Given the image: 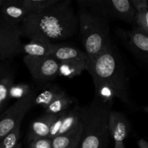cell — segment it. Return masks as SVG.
<instances>
[{
  "label": "cell",
  "mask_w": 148,
  "mask_h": 148,
  "mask_svg": "<svg viewBox=\"0 0 148 148\" xmlns=\"http://www.w3.org/2000/svg\"><path fill=\"white\" fill-rule=\"evenodd\" d=\"M78 29V16L70 0H58L43 11L28 14L20 25L21 37L53 43L71 38Z\"/></svg>",
  "instance_id": "cell-1"
},
{
  "label": "cell",
  "mask_w": 148,
  "mask_h": 148,
  "mask_svg": "<svg viewBox=\"0 0 148 148\" xmlns=\"http://www.w3.org/2000/svg\"><path fill=\"white\" fill-rule=\"evenodd\" d=\"M87 71L90 74L94 85H108L124 105L133 108L134 104L130 93L128 69L112 40L94 60L88 62Z\"/></svg>",
  "instance_id": "cell-2"
},
{
  "label": "cell",
  "mask_w": 148,
  "mask_h": 148,
  "mask_svg": "<svg viewBox=\"0 0 148 148\" xmlns=\"http://www.w3.org/2000/svg\"><path fill=\"white\" fill-rule=\"evenodd\" d=\"M114 103L94 97L90 103L82 106V137L79 148H106L109 142L108 118Z\"/></svg>",
  "instance_id": "cell-3"
},
{
  "label": "cell",
  "mask_w": 148,
  "mask_h": 148,
  "mask_svg": "<svg viewBox=\"0 0 148 148\" xmlns=\"http://www.w3.org/2000/svg\"><path fill=\"white\" fill-rule=\"evenodd\" d=\"M77 16L81 41L88 62H92L111 42L109 21L86 8L79 9Z\"/></svg>",
  "instance_id": "cell-4"
},
{
  "label": "cell",
  "mask_w": 148,
  "mask_h": 148,
  "mask_svg": "<svg viewBox=\"0 0 148 148\" xmlns=\"http://www.w3.org/2000/svg\"><path fill=\"white\" fill-rule=\"evenodd\" d=\"M80 8H86L109 20H119L128 24L134 23L136 12L131 0H78Z\"/></svg>",
  "instance_id": "cell-5"
},
{
  "label": "cell",
  "mask_w": 148,
  "mask_h": 148,
  "mask_svg": "<svg viewBox=\"0 0 148 148\" xmlns=\"http://www.w3.org/2000/svg\"><path fill=\"white\" fill-rule=\"evenodd\" d=\"M36 90L27 97L16 101L0 115V141L10 132L21 125L27 112L34 106Z\"/></svg>",
  "instance_id": "cell-6"
},
{
  "label": "cell",
  "mask_w": 148,
  "mask_h": 148,
  "mask_svg": "<svg viewBox=\"0 0 148 148\" xmlns=\"http://www.w3.org/2000/svg\"><path fill=\"white\" fill-rule=\"evenodd\" d=\"M20 26L12 24L0 14V61L5 62L22 53Z\"/></svg>",
  "instance_id": "cell-7"
},
{
  "label": "cell",
  "mask_w": 148,
  "mask_h": 148,
  "mask_svg": "<svg viewBox=\"0 0 148 148\" xmlns=\"http://www.w3.org/2000/svg\"><path fill=\"white\" fill-rule=\"evenodd\" d=\"M33 80L38 84H47L59 76V62L52 56H30L23 59Z\"/></svg>",
  "instance_id": "cell-8"
},
{
  "label": "cell",
  "mask_w": 148,
  "mask_h": 148,
  "mask_svg": "<svg viewBox=\"0 0 148 148\" xmlns=\"http://www.w3.org/2000/svg\"><path fill=\"white\" fill-rule=\"evenodd\" d=\"M117 36L134 56L148 64V35L134 26L132 30L116 29Z\"/></svg>",
  "instance_id": "cell-9"
},
{
  "label": "cell",
  "mask_w": 148,
  "mask_h": 148,
  "mask_svg": "<svg viewBox=\"0 0 148 148\" xmlns=\"http://www.w3.org/2000/svg\"><path fill=\"white\" fill-rule=\"evenodd\" d=\"M108 126L109 135L114 143H124L132 129L131 123L127 116L114 110L110 114Z\"/></svg>",
  "instance_id": "cell-10"
},
{
  "label": "cell",
  "mask_w": 148,
  "mask_h": 148,
  "mask_svg": "<svg viewBox=\"0 0 148 148\" xmlns=\"http://www.w3.org/2000/svg\"><path fill=\"white\" fill-rule=\"evenodd\" d=\"M15 79V69L10 60L0 62V112L10 101L9 93ZM1 114H0L1 115Z\"/></svg>",
  "instance_id": "cell-11"
},
{
  "label": "cell",
  "mask_w": 148,
  "mask_h": 148,
  "mask_svg": "<svg viewBox=\"0 0 148 148\" xmlns=\"http://www.w3.org/2000/svg\"><path fill=\"white\" fill-rule=\"evenodd\" d=\"M29 14L22 0H5L0 10V14L7 21L19 26Z\"/></svg>",
  "instance_id": "cell-12"
},
{
  "label": "cell",
  "mask_w": 148,
  "mask_h": 148,
  "mask_svg": "<svg viewBox=\"0 0 148 148\" xmlns=\"http://www.w3.org/2000/svg\"><path fill=\"white\" fill-rule=\"evenodd\" d=\"M51 56L59 62L79 61L88 63V58L85 51H82L77 46L69 44L56 43Z\"/></svg>",
  "instance_id": "cell-13"
},
{
  "label": "cell",
  "mask_w": 148,
  "mask_h": 148,
  "mask_svg": "<svg viewBox=\"0 0 148 148\" xmlns=\"http://www.w3.org/2000/svg\"><path fill=\"white\" fill-rule=\"evenodd\" d=\"M56 44L42 39H31L30 42L23 44L22 53L37 57L51 56Z\"/></svg>",
  "instance_id": "cell-14"
},
{
  "label": "cell",
  "mask_w": 148,
  "mask_h": 148,
  "mask_svg": "<svg viewBox=\"0 0 148 148\" xmlns=\"http://www.w3.org/2000/svg\"><path fill=\"white\" fill-rule=\"evenodd\" d=\"M82 137V127L80 124L69 132L52 139L53 148H79Z\"/></svg>",
  "instance_id": "cell-15"
},
{
  "label": "cell",
  "mask_w": 148,
  "mask_h": 148,
  "mask_svg": "<svg viewBox=\"0 0 148 148\" xmlns=\"http://www.w3.org/2000/svg\"><path fill=\"white\" fill-rule=\"evenodd\" d=\"M57 115L45 114L33 120L29 127L28 135L38 137H49L51 127L54 122Z\"/></svg>",
  "instance_id": "cell-16"
},
{
  "label": "cell",
  "mask_w": 148,
  "mask_h": 148,
  "mask_svg": "<svg viewBox=\"0 0 148 148\" xmlns=\"http://www.w3.org/2000/svg\"><path fill=\"white\" fill-rule=\"evenodd\" d=\"M65 93V91L61 89L56 85H52L46 90L36 95L34 101V106H38L42 107L43 109L47 108L53 101Z\"/></svg>",
  "instance_id": "cell-17"
},
{
  "label": "cell",
  "mask_w": 148,
  "mask_h": 148,
  "mask_svg": "<svg viewBox=\"0 0 148 148\" xmlns=\"http://www.w3.org/2000/svg\"><path fill=\"white\" fill-rule=\"evenodd\" d=\"M88 62L79 61L59 62V76L70 79L79 76L83 71L88 69Z\"/></svg>",
  "instance_id": "cell-18"
},
{
  "label": "cell",
  "mask_w": 148,
  "mask_h": 148,
  "mask_svg": "<svg viewBox=\"0 0 148 148\" xmlns=\"http://www.w3.org/2000/svg\"><path fill=\"white\" fill-rule=\"evenodd\" d=\"M81 110H82V106L79 104H76L73 108L69 109L64 119L63 124L58 136L69 132L80 124Z\"/></svg>",
  "instance_id": "cell-19"
},
{
  "label": "cell",
  "mask_w": 148,
  "mask_h": 148,
  "mask_svg": "<svg viewBox=\"0 0 148 148\" xmlns=\"http://www.w3.org/2000/svg\"><path fill=\"white\" fill-rule=\"evenodd\" d=\"M73 98L66 94V92L55 100L47 108L45 109V114L57 115L69 109L70 106L73 103Z\"/></svg>",
  "instance_id": "cell-20"
},
{
  "label": "cell",
  "mask_w": 148,
  "mask_h": 148,
  "mask_svg": "<svg viewBox=\"0 0 148 148\" xmlns=\"http://www.w3.org/2000/svg\"><path fill=\"white\" fill-rule=\"evenodd\" d=\"M20 127L19 125L0 141V148H22Z\"/></svg>",
  "instance_id": "cell-21"
},
{
  "label": "cell",
  "mask_w": 148,
  "mask_h": 148,
  "mask_svg": "<svg viewBox=\"0 0 148 148\" xmlns=\"http://www.w3.org/2000/svg\"><path fill=\"white\" fill-rule=\"evenodd\" d=\"M58 0H22L24 7L30 14L40 12L57 2Z\"/></svg>",
  "instance_id": "cell-22"
},
{
  "label": "cell",
  "mask_w": 148,
  "mask_h": 148,
  "mask_svg": "<svg viewBox=\"0 0 148 148\" xmlns=\"http://www.w3.org/2000/svg\"><path fill=\"white\" fill-rule=\"evenodd\" d=\"M34 88H32L28 84H17L13 85L9 93V98L10 99H17L18 100L24 98L30 95L33 90Z\"/></svg>",
  "instance_id": "cell-23"
},
{
  "label": "cell",
  "mask_w": 148,
  "mask_h": 148,
  "mask_svg": "<svg viewBox=\"0 0 148 148\" xmlns=\"http://www.w3.org/2000/svg\"><path fill=\"white\" fill-rule=\"evenodd\" d=\"M27 143L29 148H53L52 140L49 137H38L27 135Z\"/></svg>",
  "instance_id": "cell-24"
},
{
  "label": "cell",
  "mask_w": 148,
  "mask_h": 148,
  "mask_svg": "<svg viewBox=\"0 0 148 148\" xmlns=\"http://www.w3.org/2000/svg\"><path fill=\"white\" fill-rule=\"evenodd\" d=\"M134 25L148 35V10L136 12Z\"/></svg>",
  "instance_id": "cell-25"
},
{
  "label": "cell",
  "mask_w": 148,
  "mask_h": 148,
  "mask_svg": "<svg viewBox=\"0 0 148 148\" xmlns=\"http://www.w3.org/2000/svg\"><path fill=\"white\" fill-rule=\"evenodd\" d=\"M131 2L136 12L148 10L147 0H131Z\"/></svg>",
  "instance_id": "cell-26"
},
{
  "label": "cell",
  "mask_w": 148,
  "mask_h": 148,
  "mask_svg": "<svg viewBox=\"0 0 148 148\" xmlns=\"http://www.w3.org/2000/svg\"><path fill=\"white\" fill-rule=\"evenodd\" d=\"M114 148H125L124 143H114Z\"/></svg>",
  "instance_id": "cell-27"
},
{
  "label": "cell",
  "mask_w": 148,
  "mask_h": 148,
  "mask_svg": "<svg viewBox=\"0 0 148 148\" xmlns=\"http://www.w3.org/2000/svg\"><path fill=\"white\" fill-rule=\"evenodd\" d=\"M4 1H5V0H0V10H1V7H2V5L4 4Z\"/></svg>",
  "instance_id": "cell-28"
},
{
  "label": "cell",
  "mask_w": 148,
  "mask_h": 148,
  "mask_svg": "<svg viewBox=\"0 0 148 148\" xmlns=\"http://www.w3.org/2000/svg\"><path fill=\"white\" fill-rule=\"evenodd\" d=\"M143 111H145V112L147 113V114H148V106H147L143 107Z\"/></svg>",
  "instance_id": "cell-29"
},
{
  "label": "cell",
  "mask_w": 148,
  "mask_h": 148,
  "mask_svg": "<svg viewBox=\"0 0 148 148\" xmlns=\"http://www.w3.org/2000/svg\"><path fill=\"white\" fill-rule=\"evenodd\" d=\"M28 148H29V147H28Z\"/></svg>",
  "instance_id": "cell-30"
}]
</instances>
